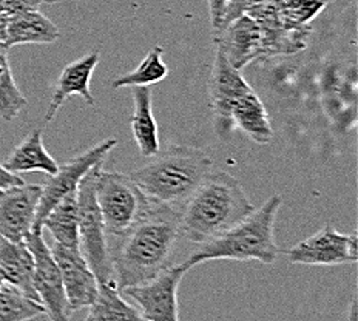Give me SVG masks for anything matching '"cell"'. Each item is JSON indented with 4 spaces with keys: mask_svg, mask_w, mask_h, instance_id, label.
I'll return each mask as SVG.
<instances>
[{
    "mask_svg": "<svg viewBox=\"0 0 358 321\" xmlns=\"http://www.w3.org/2000/svg\"><path fill=\"white\" fill-rule=\"evenodd\" d=\"M252 90L253 88L244 79L241 71L236 70L229 62L224 51L216 47L210 80H208V92H210L215 131L220 139L229 141L232 138L235 130L232 122V108L238 99Z\"/></svg>",
    "mask_w": 358,
    "mask_h": 321,
    "instance_id": "cell-10",
    "label": "cell"
},
{
    "mask_svg": "<svg viewBox=\"0 0 358 321\" xmlns=\"http://www.w3.org/2000/svg\"><path fill=\"white\" fill-rule=\"evenodd\" d=\"M41 3H50V5H53V3H59V2H62V0H39Z\"/></svg>",
    "mask_w": 358,
    "mask_h": 321,
    "instance_id": "cell-33",
    "label": "cell"
},
{
    "mask_svg": "<svg viewBox=\"0 0 358 321\" xmlns=\"http://www.w3.org/2000/svg\"><path fill=\"white\" fill-rule=\"evenodd\" d=\"M286 255L290 263L306 266L354 264L358 259L357 232L340 234L327 224L317 234L290 248Z\"/></svg>",
    "mask_w": 358,
    "mask_h": 321,
    "instance_id": "cell-11",
    "label": "cell"
},
{
    "mask_svg": "<svg viewBox=\"0 0 358 321\" xmlns=\"http://www.w3.org/2000/svg\"><path fill=\"white\" fill-rule=\"evenodd\" d=\"M42 230H48L53 235L55 243L79 249L78 190L69 193L51 208L42 222Z\"/></svg>",
    "mask_w": 358,
    "mask_h": 321,
    "instance_id": "cell-21",
    "label": "cell"
},
{
    "mask_svg": "<svg viewBox=\"0 0 358 321\" xmlns=\"http://www.w3.org/2000/svg\"><path fill=\"white\" fill-rule=\"evenodd\" d=\"M264 2H273V0H229V3L226 6V13H224L221 29H222V27H226L230 20H234L235 17L241 16V14H244L249 8H252V6L264 3Z\"/></svg>",
    "mask_w": 358,
    "mask_h": 321,
    "instance_id": "cell-27",
    "label": "cell"
},
{
    "mask_svg": "<svg viewBox=\"0 0 358 321\" xmlns=\"http://www.w3.org/2000/svg\"><path fill=\"white\" fill-rule=\"evenodd\" d=\"M117 145L116 138H108L101 141L99 144L88 148L87 152L78 155L76 158L65 162L64 166H59L55 175L48 176L47 181L42 184V195L39 206L36 211V220L33 229H42V222L45 216L50 213L59 201L69 193L76 192L82 179L98 164H103L108 153Z\"/></svg>",
    "mask_w": 358,
    "mask_h": 321,
    "instance_id": "cell-8",
    "label": "cell"
},
{
    "mask_svg": "<svg viewBox=\"0 0 358 321\" xmlns=\"http://www.w3.org/2000/svg\"><path fill=\"white\" fill-rule=\"evenodd\" d=\"M42 185L22 184L0 189V235L22 243L31 232Z\"/></svg>",
    "mask_w": 358,
    "mask_h": 321,
    "instance_id": "cell-12",
    "label": "cell"
},
{
    "mask_svg": "<svg viewBox=\"0 0 358 321\" xmlns=\"http://www.w3.org/2000/svg\"><path fill=\"white\" fill-rule=\"evenodd\" d=\"M0 13H5L3 11V2H2V0H0Z\"/></svg>",
    "mask_w": 358,
    "mask_h": 321,
    "instance_id": "cell-35",
    "label": "cell"
},
{
    "mask_svg": "<svg viewBox=\"0 0 358 321\" xmlns=\"http://www.w3.org/2000/svg\"><path fill=\"white\" fill-rule=\"evenodd\" d=\"M215 43L224 51L229 62L240 71L250 62L264 57L263 31L245 13L222 27L215 36Z\"/></svg>",
    "mask_w": 358,
    "mask_h": 321,
    "instance_id": "cell-14",
    "label": "cell"
},
{
    "mask_svg": "<svg viewBox=\"0 0 358 321\" xmlns=\"http://www.w3.org/2000/svg\"><path fill=\"white\" fill-rule=\"evenodd\" d=\"M281 206L282 198L280 195L271 197L227 232L212 241L199 244V248L184 261L185 266L193 269L215 259L259 261L263 264H273L280 255V248L275 240V221Z\"/></svg>",
    "mask_w": 358,
    "mask_h": 321,
    "instance_id": "cell-4",
    "label": "cell"
},
{
    "mask_svg": "<svg viewBox=\"0 0 358 321\" xmlns=\"http://www.w3.org/2000/svg\"><path fill=\"white\" fill-rule=\"evenodd\" d=\"M99 51H92V53L70 62L61 71L55 85L53 94H51L48 110L47 113H45V124H50L53 121L59 108L62 107V104L73 94L82 96V99H84L88 106H94V98L92 92H90V80H92L96 66L99 64Z\"/></svg>",
    "mask_w": 358,
    "mask_h": 321,
    "instance_id": "cell-15",
    "label": "cell"
},
{
    "mask_svg": "<svg viewBox=\"0 0 358 321\" xmlns=\"http://www.w3.org/2000/svg\"><path fill=\"white\" fill-rule=\"evenodd\" d=\"M94 197L107 235L119 236L133 227L147 211L150 199L134 184L130 175L99 170Z\"/></svg>",
    "mask_w": 358,
    "mask_h": 321,
    "instance_id": "cell-5",
    "label": "cell"
},
{
    "mask_svg": "<svg viewBox=\"0 0 358 321\" xmlns=\"http://www.w3.org/2000/svg\"><path fill=\"white\" fill-rule=\"evenodd\" d=\"M3 2V11L6 14H19L25 11H34L39 10L41 2L39 0H2Z\"/></svg>",
    "mask_w": 358,
    "mask_h": 321,
    "instance_id": "cell-29",
    "label": "cell"
},
{
    "mask_svg": "<svg viewBox=\"0 0 358 321\" xmlns=\"http://www.w3.org/2000/svg\"><path fill=\"white\" fill-rule=\"evenodd\" d=\"M88 309L85 321H148L139 309L124 300L113 283L99 285L98 297Z\"/></svg>",
    "mask_w": 358,
    "mask_h": 321,
    "instance_id": "cell-22",
    "label": "cell"
},
{
    "mask_svg": "<svg viewBox=\"0 0 358 321\" xmlns=\"http://www.w3.org/2000/svg\"><path fill=\"white\" fill-rule=\"evenodd\" d=\"M234 129L241 130L253 143L266 145L273 139V130L267 110L259 96L253 92L244 94L232 108Z\"/></svg>",
    "mask_w": 358,
    "mask_h": 321,
    "instance_id": "cell-19",
    "label": "cell"
},
{
    "mask_svg": "<svg viewBox=\"0 0 358 321\" xmlns=\"http://www.w3.org/2000/svg\"><path fill=\"white\" fill-rule=\"evenodd\" d=\"M45 315V309L41 303L13 287L8 283L0 289V321H28L36 317Z\"/></svg>",
    "mask_w": 358,
    "mask_h": 321,
    "instance_id": "cell-25",
    "label": "cell"
},
{
    "mask_svg": "<svg viewBox=\"0 0 358 321\" xmlns=\"http://www.w3.org/2000/svg\"><path fill=\"white\" fill-rule=\"evenodd\" d=\"M148 159L129 173L130 178L148 199L176 211H181L212 170L210 156L195 147L170 145Z\"/></svg>",
    "mask_w": 358,
    "mask_h": 321,
    "instance_id": "cell-3",
    "label": "cell"
},
{
    "mask_svg": "<svg viewBox=\"0 0 358 321\" xmlns=\"http://www.w3.org/2000/svg\"><path fill=\"white\" fill-rule=\"evenodd\" d=\"M346 321H358V301H357V295H354L352 301H350L349 313H348Z\"/></svg>",
    "mask_w": 358,
    "mask_h": 321,
    "instance_id": "cell-32",
    "label": "cell"
},
{
    "mask_svg": "<svg viewBox=\"0 0 358 321\" xmlns=\"http://www.w3.org/2000/svg\"><path fill=\"white\" fill-rule=\"evenodd\" d=\"M133 115L130 119L134 143L145 158L158 155L161 150L158 122L153 116L150 87H133Z\"/></svg>",
    "mask_w": 358,
    "mask_h": 321,
    "instance_id": "cell-17",
    "label": "cell"
},
{
    "mask_svg": "<svg viewBox=\"0 0 358 321\" xmlns=\"http://www.w3.org/2000/svg\"><path fill=\"white\" fill-rule=\"evenodd\" d=\"M102 164L94 166L82 179L78 189L79 206V250L84 255L90 269L98 278L99 285L113 283V267H111L110 249L107 241V230L94 197V183ZM116 286V285H115Z\"/></svg>",
    "mask_w": 358,
    "mask_h": 321,
    "instance_id": "cell-6",
    "label": "cell"
},
{
    "mask_svg": "<svg viewBox=\"0 0 358 321\" xmlns=\"http://www.w3.org/2000/svg\"><path fill=\"white\" fill-rule=\"evenodd\" d=\"M253 211L255 206L232 175L210 171L179 211L181 236L204 244L227 232Z\"/></svg>",
    "mask_w": 358,
    "mask_h": 321,
    "instance_id": "cell-2",
    "label": "cell"
},
{
    "mask_svg": "<svg viewBox=\"0 0 358 321\" xmlns=\"http://www.w3.org/2000/svg\"><path fill=\"white\" fill-rule=\"evenodd\" d=\"M0 289H2V285H0Z\"/></svg>",
    "mask_w": 358,
    "mask_h": 321,
    "instance_id": "cell-36",
    "label": "cell"
},
{
    "mask_svg": "<svg viewBox=\"0 0 358 321\" xmlns=\"http://www.w3.org/2000/svg\"><path fill=\"white\" fill-rule=\"evenodd\" d=\"M51 253L62 275L66 300L71 312L90 308L98 297L99 281L79 249L65 248L57 243L51 245Z\"/></svg>",
    "mask_w": 358,
    "mask_h": 321,
    "instance_id": "cell-13",
    "label": "cell"
},
{
    "mask_svg": "<svg viewBox=\"0 0 358 321\" xmlns=\"http://www.w3.org/2000/svg\"><path fill=\"white\" fill-rule=\"evenodd\" d=\"M164 50L159 45L153 47L139 65L130 73L121 74L117 76L113 82H111V87L115 90L124 88V87H152L158 82L164 80L169 74V66L166 62L162 61Z\"/></svg>",
    "mask_w": 358,
    "mask_h": 321,
    "instance_id": "cell-23",
    "label": "cell"
},
{
    "mask_svg": "<svg viewBox=\"0 0 358 321\" xmlns=\"http://www.w3.org/2000/svg\"><path fill=\"white\" fill-rule=\"evenodd\" d=\"M6 283V277H5V273L2 272V269H0V285H5Z\"/></svg>",
    "mask_w": 358,
    "mask_h": 321,
    "instance_id": "cell-34",
    "label": "cell"
},
{
    "mask_svg": "<svg viewBox=\"0 0 358 321\" xmlns=\"http://www.w3.org/2000/svg\"><path fill=\"white\" fill-rule=\"evenodd\" d=\"M282 24L287 28H310V22L322 13L329 0H273Z\"/></svg>",
    "mask_w": 358,
    "mask_h": 321,
    "instance_id": "cell-26",
    "label": "cell"
},
{
    "mask_svg": "<svg viewBox=\"0 0 358 321\" xmlns=\"http://www.w3.org/2000/svg\"><path fill=\"white\" fill-rule=\"evenodd\" d=\"M227 3H229V0H207L208 16H210L213 36L218 34V31L221 29L224 13H226Z\"/></svg>",
    "mask_w": 358,
    "mask_h": 321,
    "instance_id": "cell-28",
    "label": "cell"
},
{
    "mask_svg": "<svg viewBox=\"0 0 358 321\" xmlns=\"http://www.w3.org/2000/svg\"><path fill=\"white\" fill-rule=\"evenodd\" d=\"M25 184L24 179H22L17 173H13V171L6 170L3 164H0V189H8L14 187V185H22Z\"/></svg>",
    "mask_w": 358,
    "mask_h": 321,
    "instance_id": "cell-30",
    "label": "cell"
},
{
    "mask_svg": "<svg viewBox=\"0 0 358 321\" xmlns=\"http://www.w3.org/2000/svg\"><path fill=\"white\" fill-rule=\"evenodd\" d=\"M25 244L34 259L33 287L51 321H70L71 311L66 300L64 281L42 229H33L25 238Z\"/></svg>",
    "mask_w": 358,
    "mask_h": 321,
    "instance_id": "cell-7",
    "label": "cell"
},
{
    "mask_svg": "<svg viewBox=\"0 0 358 321\" xmlns=\"http://www.w3.org/2000/svg\"><path fill=\"white\" fill-rule=\"evenodd\" d=\"M0 269L6 283L20 290L25 297L41 303L33 287L34 259L25 241L16 243L0 235Z\"/></svg>",
    "mask_w": 358,
    "mask_h": 321,
    "instance_id": "cell-16",
    "label": "cell"
},
{
    "mask_svg": "<svg viewBox=\"0 0 358 321\" xmlns=\"http://www.w3.org/2000/svg\"><path fill=\"white\" fill-rule=\"evenodd\" d=\"M179 211L150 199L147 211L125 234L115 236L110 249L113 281L119 292L143 285L171 266L178 240Z\"/></svg>",
    "mask_w": 358,
    "mask_h": 321,
    "instance_id": "cell-1",
    "label": "cell"
},
{
    "mask_svg": "<svg viewBox=\"0 0 358 321\" xmlns=\"http://www.w3.org/2000/svg\"><path fill=\"white\" fill-rule=\"evenodd\" d=\"M59 37H61V31L55 22L43 16L39 10L25 11L10 16L8 37L3 47L10 50L16 45L25 43H53Z\"/></svg>",
    "mask_w": 358,
    "mask_h": 321,
    "instance_id": "cell-18",
    "label": "cell"
},
{
    "mask_svg": "<svg viewBox=\"0 0 358 321\" xmlns=\"http://www.w3.org/2000/svg\"><path fill=\"white\" fill-rule=\"evenodd\" d=\"M6 170L13 173H29V171H42L45 175H55L59 164L55 161L42 141V130L36 129L22 143L14 148L10 158L3 164Z\"/></svg>",
    "mask_w": 358,
    "mask_h": 321,
    "instance_id": "cell-20",
    "label": "cell"
},
{
    "mask_svg": "<svg viewBox=\"0 0 358 321\" xmlns=\"http://www.w3.org/2000/svg\"><path fill=\"white\" fill-rule=\"evenodd\" d=\"M8 24H10V14L0 13V45H3L6 37H8Z\"/></svg>",
    "mask_w": 358,
    "mask_h": 321,
    "instance_id": "cell-31",
    "label": "cell"
},
{
    "mask_svg": "<svg viewBox=\"0 0 358 321\" xmlns=\"http://www.w3.org/2000/svg\"><path fill=\"white\" fill-rule=\"evenodd\" d=\"M190 267L185 263L171 264L143 285L124 289V295L130 297L139 306V311L148 321H181L179 320L178 289Z\"/></svg>",
    "mask_w": 358,
    "mask_h": 321,
    "instance_id": "cell-9",
    "label": "cell"
},
{
    "mask_svg": "<svg viewBox=\"0 0 358 321\" xmlns=\"http://www.w3.org/2000/svg\"><path fill=\"white\" fill-rule=\"evenodd\" d=\"M27 98L14 80L8 50L0 45V117L6 122L14 121L27 107Z\"/></svg>",
    "mask_w": 358,
    "mask_h": 321,
    "instance_id": "cell-24",
    "label": "cell"
}]
</instances>
